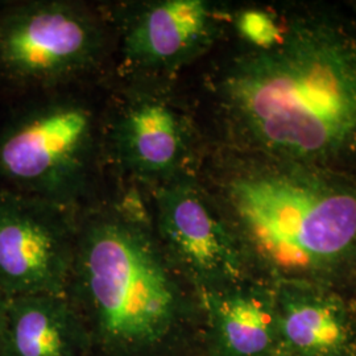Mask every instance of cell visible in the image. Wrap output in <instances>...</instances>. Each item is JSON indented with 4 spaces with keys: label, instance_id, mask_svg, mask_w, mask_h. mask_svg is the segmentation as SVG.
Instances as JSON below:
<instances>
[{
    "label": "cell",
    "instance_id": "obj_1",
    "mask_svg": "<svg viewBox=\"0 0 356 356\" xmlns=\"http://www.w3.org/2000/svg\"><path fill=\"white\" fill-rule=\"evenodd\" d=\"M220 99L254 147L294 161L356 153V38L325 22L296 23L277 45L235 60Z\"/></svg>",
    "mask_w": 356,
    "mask_h": 356
},
{
    "label": "cell",
    "instance_id": "obj_2",
    "mask_svg": "<svg viewBox=\"0 0 356 356\" xmlns=\"http://www.w3.org/2000/svg\"><path fill=\"white\" fill-rule=\"evenodd\" d=\"M225 195L243 232L286 270L330 267L356 248V193L329 181L280 170H244Z\"/></svg>",
    "mask_w": 356,
    "mask_h": 356
},
{
    "label": "cell",
    "instance_id": "obj_3",
    "mask_svg": "<svg viewBox=\"0 0 356 356\" xmlns=\"http://www.w3.org/2000/svg\"><path fill=\"white\" fill-rule=\"evenodd\" d=\"M76 263L82 291L111 342L144 347L169 332L177 313V285L140 211L92 218Z\"/></svg>",
    "mask_w": 356,
    "mask_h": 356
},
{
    "label": "cell",
    "instance_id": "obj_4",
    "mask_svg": "<svg viewBox=\"0 0 356 356\" xmlns=\"http://www.w3.org/2000/svg\"><path fill=\"white\" fill-rule=\"evenodd\" d=\"M97 140L98 120L88 103H42L1 134L0 173L31 198L69 207L89 185Z\"/></svg>",
    "mask_w": 356,
    "mask_h": 356
},
{
    "label": "cell",
    "instance_id": "obj_5",
    "mask_svg": "<svg viewBox=\"0 0 356 356\" xmlns=\"http://www.w3.org/2000/svg\"><path fill=\"white\" fill-rule=\"evenodd\" d=\"M106 33L98 16L67 1H36L0 20V67L33 85H60L102 58Z\"/></svg>",
    "mask_w": 356,
    "mask_h": 356
},
{
    "label": "cell",
    "instance_id": "obj_6",
    "mask_svg": "<svg viewBox=\"0 0 356 356\" xmlns=\"http://www.w3.org/2000/svg\"><path fill=\"white\" fill-rule=\"evenodd\" d=\"M69 268L64 209L0 197V289L11 297L61 296Z\"/></svg>",
    "mask_w": 356,
    "mask_h": 356
},
{
    "label": "cell",
    "instance_id": "obj_7",
    "mask_svg": "<svg viewBox=\"0 0 356 356\" xmlns=\"http://www.w3.org/2000/svg\"><path fill=\"white\" fill-rule=\"evenodd\" d=\"M161 244L195 280L226 282L239 277L242 261L229 229L201 189L179 176L154 191Z\"/></svg>",
    "mask_w": 356,
    "mask_h": 356
},
{
    "label": "cell",
    "instance_id": "obj_8",
    "mask_svg": "<svg viewBox=\"0 0 356 356\" xmlns=\"http://www.w3.org/2000/svg\"><path fill=\"white\" fill-rule=\"evenodd\" d=\"M218 22L201 0H159L135 7L124 23L122 51L132 69L173 72L210 47Z\"/></svg>",
    "mask_w": 356,
    "mask_h": 356
},
{
    "label": "cell",
    "instance_id": "obj_9",
    "mask_svg": "<svg viewBox=\"0 0 356 356\" xmlns=\"http://www.w3.org/2000/svg\"><path fill=\"white\" fill-rule=\"evenodd\" d=\"M110 139L118 164L129 175L157 186L182 176L189 152L188 124L164 98L143 94L124 103Z\"/></svg>",
    "mask_w": 356,
    "mask_h": 356
},
{
    "label": "cell",
    "instance_id": "obj_10",
    "mask_svg": "<svg viewBox=\"0 0 356 356\" xmlns=\"http://www.w3.org/2000/svg\"><path fill=\"white\" fill-rule=\"evenodd\" d=\"M6 339L11 356H72L76 346L73 317L61 296L13 297L6 309Z\"/></svg>",
    "mask_w": 356,
    "mask_h": 356
},
{
    "label": "cell",
    "instance_id": "obj_11",
    "mask_svg": "<svg viewBox=\"0 0 356 356\" xmlns=\"http://www.w3.org/2000/svg\"><path fill=\"white\" fill-rule=\"evenodd\" d=\"M281 330L294 350L322 355L338 351L347 339L341 310L318 297H293L284 305Z\"/></svg>",
    "mask_w": 356,
    "mask_h": 356
},
{
    "label": "cell",
    "instance_id": "obj_12",
    "mask_svg": "<svg viewBox=\"0 0 356 356\" xmlns=\"http://www.w3.org/2000/svg\"><path fill=\"white\" fill-rule=\"evenodd\" d=\"M216 329L229 356H261L272 342V316L259 298L229 294L213 300Z\"/></svg>",
    "mask_w": 356,
    "mask_h": 356
},
{
    "label": "cell",
    "instance_id": "obj_13",
    "mask_svg": "<svg viewBox=\"0 0 356 356\" xmlns=\"http://www.w3.org/2000/svg\"><path fill=\"white\" fill-rule=\"evenodd\" d=\"M238 29L256 49H269L277 45L282 32L273 19L261 11H245L238 17Z\"/></svg>",
    "mask_w": 356,
    "mask_h": 356
},
{
    "label": "cell",
    "instance_id": "obj_14",
    "mask_svg": "<svg viewBox=\"0 0 356 356\" xmlns=\"http://www.w3.org/2000/svg\"><path fill=\"white\" fill-rule=\"evenodd\" d=\"M1 322H4V313L1 312V307H0V330H1Z\"/></svg>",
    "mask_w": 356,
    "mask_h": 356
}]
</instances>
